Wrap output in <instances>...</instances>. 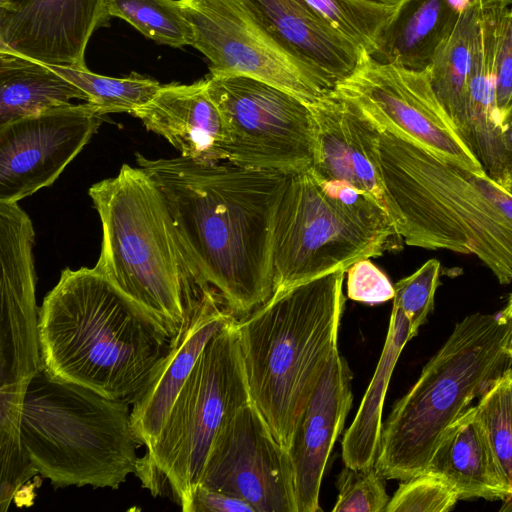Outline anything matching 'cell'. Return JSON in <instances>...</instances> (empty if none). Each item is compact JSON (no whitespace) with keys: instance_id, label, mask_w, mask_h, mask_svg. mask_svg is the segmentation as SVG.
<instances>
[{"instance_id":"obj_24","label":"cell","mask_w":512,"mask_h":512,"mask_svg":"<svg viewBox=\"0 0 512 512\" xmlns=\"http://www.w3.org/2000/svg\"><path fill=\"white\" fill-rule=\"evenodd\" d=\"M410 322L393 305L384 347L370 384L341 447L345 466L360 469L375 465L382 430V411L392 372L406 343L414 337Z\"/></svg>"},{"instance_id":"obj_6","label":"cell","mask_w":512,"mask_h":512,"mask_svg":"<svg viewBox=\"0 0 512 512\" xmlns=\"http://www.w3.org/2000/svg\"><path fill=\"white\" fill-rule=\"evenodd\" d=\"M507 341L498 313H474L455 326L382 424L375 461L381 476L405 481L426 472L445 431L510 367Z\"/></svg>"},{"instance_id":"obj_7","label":"cell","mask_w":512,"mask_h":512,"mask_svg":"<svg viewBox=\"0 0 512 512\" xmlns=\"http://www.w3.org/2000/svg\"><path fill=\"white\" fill-rule=\"evenodd\" d=\"M129 406L38 372L27 386L21 417L22 442L37 474L54 488L118 489L135 473L141 446Z\"/></svg>"},{"instance_id":"obj_29","label":"cell","mask_w":512,"mask_h":512,"mask_svg":"<svg viewBox=\"0 0 512 512\" xmlns=\"http://www.w3.org/2000/svg\"><path fill=\"white\" fill-rule=\"evenodd\" d=\"M49 66L81 89L87 96V102L101 115L119 112L132 114L152 100L163 86L154 79L136 73L126 78H114L92 73L88 68Z\"/></svg>"},{"instance_id":"obj_23","label":"cell","mask_w":512,"mask_h":512,"mask_svg":"<svg viewBox=\"0 0 512 512\" xmlns=\"http://www.w3.org/2000/svg\"><path fill=\"white\" fill-rule=\"evenodd\" d=\"M460 13L449 0H403L370 56L382 64L426 70Z\"/></svg>"},{"instance_id":"obj_13","label":"cell","mask_w":512,"mask_h":512,"mask_svg":"<svg viewBox=\"0 0 512 512\" xmlns=\"http://www.w3.org/2000/svg\"><path fill=\"white\" fill-rule=\"evenodd\" d=\"M199 485L243 499L256 512H298L288 450L252 401L218 432Z\"/></svg>"},{"instance_id":"obj_36","label":"cell","mask_w":512,"mask_h":512,"mask_svg":"<svg viewBox=\"0 0 512 512\" xmlns=\"http://www.w3.org/2000/svg\"><path fill=\"white\" fill-rule=\"evenodd\" d=\"M496 104L501 122L512 108V10L501 14L495 48Z\"/></svg>"},{"instance_id":"obj_3","label":"cell","mask_w":512,"mask_h":512,"mask_svg":"<svg viewBox=\"0 0 512 512\" xmlns=\"http://www.w3.org/2000/svg\"><path fill=\"white\" fill-rule=\"evenodd\" d=\"M377 158L388 214L405 244L475 255L512 283V193L486 173L380 129Z\"/></svg>"},{"instance_id":"obj_25","label":"cell","mask_w":512,"mask_h":512,"mask_svg":"<svg viewBox=\"0 0 512 512\" xmlns=\"http://www.w3.org/2000/svg\"><path fill=\"white\" fill-rule=\"evenodd\" d=\"M86 94L49 65L0 51V125L71 104Z\"/></svg>"},{"instance_id":"obj_35","label":"cell","mask_w":512,"mask_h":512,"mask_svg":"<svg viewBox=\"0 0 512 512\" xmlns=\"http://www.w3.org/2000/svg\"><path fill=\"white\" fill-rule=\"evenodd\" d=\"M346 273L349 299L374 305L394 298V285L370 258L356 261L348 267Z\"/></svg>"},{"instance_id":"obj_34","label":"cell","mask_w":512,"mask_h":512,"mask_svg":"<svg viewBox=\"0 0 512 512\" xmlns=\"http://www.w3.org/2000/svg\"><path fill=\"white\" fill-rule=\"evenodd\" d=\"M458 500L446 482L423 473L400 483L385 512H448Z\"/></svg>"},{"instance_id":"obj_31","label":"cell","mask_w":512,"mask_h":512,"mask_svg":"<svg viewBox=\"0 0 512 512\" xmlns=\"http://www.w3.org/2000/svg\"><path fill=\"white\" fill-rule=\"evenodd\" d=\"M109 17H118L157 43L180 48L193 43V31L180 0H104Z\"/></svg>"},{"instance_id":"obj_9","label":"cell","mask_w":512,"mask_h":512,"mask_svg":"<svg viewBox=\"0 0 512 512\" xmlns=\"http://www.w3.org/2000/svg\"><path fill=\"white\" fill-rule=\"evenodd\" d=\"M235 317L207 343L135 474L153 495L168 493L184 512L225 422L251 401Z\"/></svg>"},{"instance_id":"obj_27","label":"cell","mask_w":512,"mask_h":512,"mask_svg":"<svg viewBox=\"0 0 512 512\" xmlns=\"http://www.w3.org/2000/svg\"><path fill=\"white\" fill-rule=\"evenodd\" d=\"M26 384L0 387V507L5 512L18 491L37 474L21 437Z\"/></svg>"},{"instance_id":"obj_30","label":"cell","mask_w":512,"mask_h":512,"mask_svg":"<svg viewBox=\"0 0 512 512\" xmlns=\"http://www.w3.org/2000/svg\"><path fill=\"white\" fill-rule=\"evenodd\" d=\"M491 452L509 490L502 510H512V368L500 374L473 406Z\"/></svg>"},{"instance_id":"obj_4","label":"cell","mask_w":512,"mask_h":512,"mask_svg":"<svg viewBox=\"0 0 512 512\" xmlns=\"http://www.w3.org/2000/svg\"><path fill=\"white\" fill-rule=\"evenodd\" d=\"M101 225L94 266L174 337L187 311L216 291L185 244L165 198L141 168L123 164L88 190Z\"/></svg>"},{"instance_id":"obj_22","label":"cell","mask_w":512,"mask_h":512,"mask_svg":"<svg viewBox=\"0 0 512 512\" xmlns=\"http://www.w3.org/2000/svg\"><path fill=\"white\" fill-rule=\"evenodd\" d=\"M425 473L446 482L459 500L483 498L509 499L483 429L470 407L444 433Z\"/></svg>"},{"instance_id":"obj_39","label":"cell","mask_w":512,"mask_h":512,"mask_svg":"<svg viewBox=\"0 0 512 512\" xmlns=\"http://www.w3.org/2000/svg\"><path fill=\"white\" fill-rule=\"evenodd\" d=\"M505 138L509 148L512 150V108L502 120Z\"/></svg>"},{"instance_id":"obj_37","label":"cell","mask_w":512,"mask_h":512,"mask_svg":"<svg viewBox=\"0 0 512 512\" xmlns=\"http://www.w3.org/2000/svg\"><path fill=\"white\" fill-rule=\"evenodd\" d=\"M189 512H256L247 501L224 492L198 485Z\"/></svg>"},{"instance_id":"obj_33","label":"cell","mask_w":512,"mask_h":512,"mask_svg":"<svg viewBox=\"0 0 512 512\" xmlns=\"http://www.w3.org/2000/svg\"><path fill=\"white\" fill-rule=\"evenodd\" d=\"M441 264L436 259L425 262L413 274L394 285L393 305L408 318L416 336L434 307V297L440 284Z\"/></svg>"},{"instance_id":"obj_41","label":"cell","mask_w":512,"mask_h":512,"mask_svg":"<svg viewBox=\"0 0 512 512\" xmlns=\"http://www.w3.org/2000/svg\"><path fill=\"white\" fill-rule=\"evenodd\" d=\"M386 3L394 4V5H400L403 0H380Z\"/></svg>"},{"instance_id":"obj_38","label":"cell","mask_w":512,"mask_h":512,"mask_svg":"<svg viewBox=\"0 0 512 512\" xmlns=\"http://www.w3.org/2000/svg\"><path fill=\"white\" fill-rule=\"evenodd\" d=\"M498 314L508 325V341L506 349L512 359V293L510 294L505 307Z\"/></svg>"},{"instance_id":"obj_10","label":"cell","mask_w":512,"mask_h":512,"mask_svg":"<svg viewBox=\"0 0 512 512\" xmlns=\"http://www.w3.org/2000/svg\"><path fill=\"white\" fill-rule=\"evenodd\" d=\"M206 83L230 130L226 162L287 175L312 166L314 123L307 103L246 76L210 74Z\"/></svg>"},{"instance_id":"obj_11","label":"cell","mask_w":512,"mask_h":512,"mask_svg":"<svg viewBox=\"0 0 512 512\" xmlns=\"http://www.w3.org/2000/svg\"><path fill=\"white\" fill-rule=\"evenodd\" d=\"M193 31L192 46L214 76H246L272 84L309 104L334 89L289 50L243 0H180Z\"/></svg>"},{"instance_id":"obj_5","label":"cell","mask_w":512,"mask_h":512,"mask_svg":"<svg viewBox=\"0 0 512 512\" xmlns=\"http://www.w3.org/2000/svg\"><path fill=\"white\" fill-rule=\"evenodd\" d=\"M346 269L273 293L237 326L251 401L289 448L331 357L345 304Z\"/></svg>"},{"instance_id":"obj_32","label":"cell","mask_w":512,"mask_h":512,"mask_svg":"<svg viewBox=\"0 0 512 512\" xmlns=\"http://www.w3.org/2000/svg\"><path fill=\"white\" fill-rule=\"evenodd\" d=\"M337 488L333 512H385L390 500L385 478L375 465L360 469L344 466L337 479Z\"/></svg>"},{"instance_id":"obj_8","label":"cell","mask_w":512,"mask_h":512,"mask_svg":"<svg viewBox=\"0 0 512 512\" xmlns=\"http://www.w3.org/2000/svg\"><path fill=\"white\" fill-rule=\"evenodd\" d=\"M402 240L366 192L321 179L311 167L290 174L273 226L274 293L398 249Z\"/></svg>"},{"instance_id":"obj_40","label":"cell","mask_w":512,"mask_h":512,"mask_svg":"<svg viewBox=\"0 0 512 512\" xmlns=\"http://www.w3.org/2000/svg\"><path fill=\"white\" fill-rule=\"evenodd\" d=\"M473 4L480 8L489 7H507L512 3V0H472Z\"/></svg>"},{"instance_id":"obj_14","label":"cell","mask_w":512,"mask_h":512,"mask_svg":"<svg viewBox=\"0 0 512 512\" xmlns=\"http://www.w3.org/2000/svg\"><path fill=\"white\" fill-rule=\"evenodd\" d=\"M102 115L69 104L0 125V202L18 203L49 187L96 133Z\"/></svg>"},{"instance_id":"obj_19","label":"cell","mask_w":512,"mask_h":512,"mask_svg":"<svg viewBox=\"0 0 512 512\" xmlns=\"http://www.w3.org/2000/svg\"><path fill=\"white\" fill-rule=\"evenodd\" d=\"M235 317L217 293L187 311L157 376L131 407L132 428L141 445L148 448L155 443L208 341Z\"/></svg>"},{"instance_id":"obj_17","label":"cell","mask_w":512,"mask_h":512,"mask_svg":"<svg viewBox=\"0 0 512 512\" xmlns=\"http://www.w3.org/2000/svg\"><path fill=\"white\" fill-rule=\"evenodd\" d=\"M308 106L314 123V173L321 179L348 182L388 214L377 158L379 126L336 88Z\"/></svg>"},{"instance_id":"obj_16","label":"cell","mask_w":512,"mask_h":512,"mask_svg":"<svg viewBox=\"0 0 512 512\" xmlns=\"http://www.w3.org/2000/svg\"><path fill=\"white\" fill-rule=\"evenodd\" d=\"M109 18L104 0H0V51L87 69L89 39Z\"/></svg>"},{"instance_id":"obj_1","label":"cell","mask_w":512,"mask_h":512,"mask_svg":"<svg viewBox=\"0 0 512 512\" xmlns=\"http://www.w3.org/2000/svg\"><path fill=\"white\" fill-rule=\"evenodd\" d=\"M136 161L161 190L207 283L241 318L274 293V219L287 174L182 156Z\"/></svg>"},{"instance_id":"obj_15","label":"cell","mask_w":512,"mask_h":512,"mask_svg":"<svg viewBox=\"0 0 512 512\" xmlns=\"http://www.w3.org/2000/svg\"><path fill=\"white\" fill-rule=\"evenodd\" d=\"M32 221L0 224V387L29 384L42 370Z\"/></svg>"},{"instance_id":"obj_18","label":"cell","mask_w":512,"mask_h":512,"mask_svg":"<svg viewBox=\"0 0 512 512\" xmlns=\"http://www.w3.org/2000/svg\"><path fill=\"white\" fill-rule=\"evenodd\" d=\"M351 382L352 372L338 350L322 374L287 449L293 466L298 512L321 511V483L352 405Z\"/></svg>"},{"instance_id":"obj_28","label":"cell","mask_w":512,"mask_h":512,"mask_svg":"<svg viewBox=\"0 0 512 512\" xmlns=\"http://www.w3.org/2000/svg\"><path fill=\"white\" fill-rule=\"evenodd\" d=\"M333 29L369 55L398 7L380 0H302Z\"/></svg>"},{"instance_id":"obj_21","label":"cell","mask_w":512,"mask_h":512,"mask_svg":"<svg viewBox=\"0 0 512 512\" xmlns=\"http://www.w3.org/2000/svg\"><path fill=\"white\" fill-rule=\"evenodd\" d=\"M289 50L334 88L356 69L363 50L333 29L302 0H243Z\"/></svg>"},{"instance_id":"obj_26","label":"cell","mask_w":512,"mask_h":512,"mask_svg":"<svg viewBox=\"0 0 512 512\" xmlns=\"http://www.w3.org/2000/svg\"><path fill=\"white\" fill-rule=\"evenodd\" d=\"M479 8L470 5L460 13L453 33L426 69L435 96L462 139Z\"/></svg>"},{"instance_id":"obj_20","label":"cell","mask_w":512,"mask_h":512,"mask_svg":"<svg viewBox=\"0 0 512 512\" xmlns=\"http://www.w3.org/2000/svg\"><path fill=\"white\" fill-rule=\"evenodd\" d=\"M131 115L164 137L180 156L197 162L227 161L230 130L210 97L206 78L192 84L163 85Z\"/></svg>"},{"instance_id":"obj_2","label":"cell","mask_w":512,"mask_h":512,"mask_svg":"<svg viewBox=\"0 0 512 512\" xmlns=\"http://www.w3.org/2000/svg\"><path fill=\"white\" fill-rule=\"evenodd\" d=\"M171 339L95 267L62 270L39 308L42 370L131 406L157 376Z\"/></svg>"},{"instance_id":"obj_12","label":"cell","mask_w":512,"mask_h":512,"mask_svg":"<svg viewBox=\"0 0 512 512\" xmlns=\"http://www.w3.org/2000/svg\"><path fill=\"white\" fill-rule=\"evenodd\" d=\"M335 88L355 101L379 126L442 158L486 173L439 103L427 70L382 64L363 52L354 72Z\"/></svg>"}]
</instances>
